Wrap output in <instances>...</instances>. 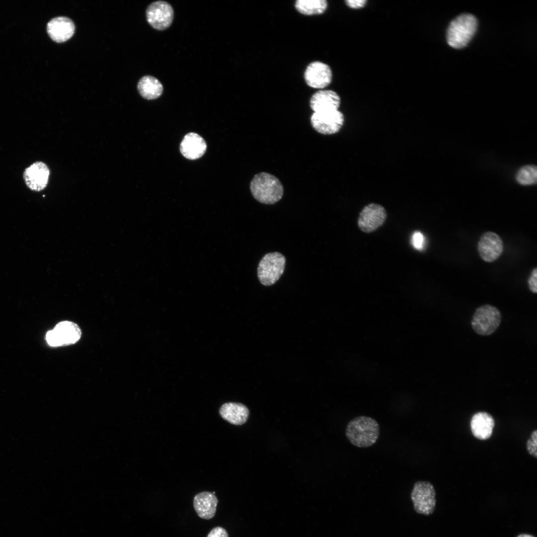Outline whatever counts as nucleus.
<instances>
[{"label":"nucleus","mask_w":537,"mask_h":537,"mask_svg":"<svg viewBox=\"0 0 537 537\" xmlns=\"http://www.w3.org/2000/svg\"><path fill=\"white\" fill-rule=\"evenodd\" d=\"M380 428L374 419L365 416L351 420L346 429V435L350 443L358 448H367L374 444L378 439Z\"/></svg>","instance_id":"1"},{"label":"nucleus","mask_w":537,"mask_h":537,"mask_svg":"<svg viewBox=\"0 0 537 537\" xmlns=\"http://www.w3.org/2000/svg\"><path fill=\"white\" fill-rule=\"evenodd\" d=\"M250 190L257 201L266 204L278 202L283 194V185L278 179L265 172L254 176L250 183Z\"/></svg>","instance_id":"2"},{"label":"nucleus","mask_w":537,"mask_h":537,"mask_svg":"<svg viewBox=\"0 0 537 537\" xmlns=\"http://www.w3.org/2000/svg\"><path fill=\"white\" fill-rule=\"evenodd\" d=\"M477 27V19L472 14L458 15L450 22L447 29L448 43L456 49L465 47L474 35Z\"/></svg>","instance_id":"3"},{"label":"nucleus","mask_w":537,"mask_h":537,"mask_svg":"<svg viewBox=\"0 0 537 537\" xmlns=\"http://www.w3.org/2000/svg\"><path fill=\"white\" fill-rule=\"evenodd\" d=\"M501 314L496 307L485 304L477 308L471 319V326L476 333L481 336L493 334L499 327Z\"/></svg>","instance_id":"4"},{"label":"nucleus","mask_w":537,"mask_h":537,"mask_svg":"<svg viewBox=\"0 0 537 537\" xmlns=\"http://www.w3.org/2000/svg\"><path fill=\"white\" fill-rule=\"evenodd\" d=\"M285 261V257L279 252L266 254L258 267V277L261 283L265 286L275 283L284 272Z\"/></svg>","instance_id":"5"},{"label":"nucleus","mask_w":537,"mask_h":537,"mask_svg":"<svg viewBox=\"0 0 537 537\" xmlns=\"http://www.w3.org/2000/svg\"><path fill=\"white\" fill-rule=\"evenodd\" d=\"M411 499L414 510L418 514L426 516L435 511L436 491L433 484L428 481H418L414 484Z\"/></svg>","instance_id":"6"},{"label":"nucleus","mask_w":537,"mask_h":537,"mask_svg":"<svg viewBox=\"0 0 537 537\" xmlns=\"http://www.w3.org/2000/svg\"><path fill=\"white\" fill-rule=\"evenodd\" d=\"M81 336L82 331L78 324L70 321H63L47 333L46 339L50 346L59 347L73 345L80 339Z\"/></svg>","instance_id":"7"},{"label":"nucleus","mask_w":537,"mask_h":537,"mask_svg":"<svg viewBox=\"0 0 537 537\" xmlns=\"http://www.w3.org/2000/svg\"><path fill=\"white\" fill-rule=\"evenodd\" d=\"M312 127L318 133L332 135L338 133L344 123V116L339 109L313 112L310 118Z\"/></svg>","instance_id":"8"},{"label":"nucleus","mask_w":537,"mask_h":537,"mask_svg":"<svg viewBox=\"0 0 537 537\" xmlns=\"http://www.w3.org/2000/svg\"><path fill=\"white\" fill-rule=\"evenodd\" d=\"M174 10L168 2L158 0L151 3L146 10L148 22L154 28L163 30L169 27L174 19Z\"/></svg>","instance_id":"9"},{"label":"nucleus","mask_w":537,"mask_h":537,"mask_svg":"<svg viewBox=\"0 0 537 537\" xmlns=\"http://www.w3.org/2000/svg\"><path fill=\"white\" fill-rule=\"evenodd\" d=\"M386 217L387 213L384 207L376 203H369L359 213L358 225L362 232L371 233L384 224Z\"/></svg>","instance_id":"10"},{"label":"nucleus","mask_w":537,"mask_h":537,"mask_svg":"<svg viewBox=\"0 0 537 537\" xmlns=\"http://www.w3.org/2000/svg\"><path fill=\"white\" fill-rule=\"evenodd\" d=\"M333 74L330 67L320 61H314L307 67L304 74L305 81L309 87L322 89L332 82Z\"/></svg>","instance_id":"11"},{"label":"nucleus","mask_w":537,"mask_h":537,"mask_svg":"<svg viewBox=\"0 0 537 537\" xmlns=\"http://www.w3.org/2000/svg\"><path fill=\"white\" fill-rule=\"evenodd\" d=\"M50 176V170L43 162L37 161L27 167L23 172V179L30 190L40 191L47 186Z\"/></svg>","instance_id":"12"},{"label":"nucleus","mask_w":537,"mask_h":537,"mask_svg":"<svg viewBox=\"0 0 537 537\" xmlns=\"http://www.w3.org/2000/svg\"><path fill=\"white\" fill-rule=\"evenodd\" d=\"M503 242L496 233L488 231L481 236L477 245L480 258L485 262L491 263L496 260L503 251Z\"/></svg>","instance_id":"13"},{"label":"nucleus","mask_w":537,"mask_h":537,"mask_svg":"<svg viewBox=\"0 0 537 537\" xmlns=\"http://www.w3.org/2000/svg\"><path fill=\"white\" fill-rule=\"evenodd\" d=\"M75 26L73 21L65 16L52 19L47 24L49 36L55 42L62 43L70 39L74 34Z\"/></svg>","instance_id":"14"},{"label":"nucleus","mask_w":537,"mask_h":537,"mask_svg":"<svg viewBox=\"0 0 537 537\" xmlns=\"http://www.w3.org/2000/svg\"><path fill=\"white\" fill-rule=\"evenodd\" d=\"M340 104V96L331 90H320L314 93L310 100V106L314 112L339 109Z\"/></svg>","instance_id":"15"},{"label":"nucleus","mask_w":537,"mask_h":537,"mask_svg":"<svg viewBox=\"0 0 537 537\" xmlns=\"http://www.w3.org/2000/svg\"><path fill=\"white\" fill-rule=\"evenodd\" d=\"M470 425L471 432L476 438L485 440L491 436L495 421L490 414L479 412L473 415Z\"/></svg>","instance_id":"16"},{"label":"nucleus","mask_w":537,"mask_h":537,"mask_svg":"<svg viewBox=\"0 0 537 537\" xmlns=\"http://www.w3.org/2000/svg\"><path fill=\"white\" fill-rule=\"evenodd\" d=\"M206 150L204 139L195 133L186 134L180 145V151L186 158L195 160L202 157Z\"/></svg>","instance_id":"17"},{"label":"nucleus","mask_w":537,"mask_h":537,"mask_svg":"<svg viewBox=\"0 0 537 537\" xmlns=\"http://www.w3.org/2000/svg\"><path fill=\"white\" fill-rule=\"evenodd\" d=\"M218 501L214 494L204 491L196 494L193 499V507L201 518L209 520L215 515Z\"/></svg>","instance_id":"18"},{"label":"nucleus","mask_w":537,"mask_h":537,"mask_svg":"<svg viewBox=\"0 0 537 537\" xmlns=\"http://www.w3.org/2000/svg\"><path fill=\"white\" fill-rule=\"evenodd\" d=\"M221 417L231 424L241 425L245 424L249 416V410L244 404L228 402L223 404L219 410Z\"/></svg>","instance_id":"19"},{"label":"nucleus","mask_w":537,"mask_h":537,"mask_svg":"<svg viewBox=\"0 0 537 537\" xmlns=\"http://www.w3.org/2000/svg\"><path fill=\"white\" fill-rule=\"evenodd\" d=\"M137 89L143 98L151 100L156 99L161 95L163 86L157 78L151 76H145L138 82Z\"/></svg>","instance_id":"20"},{"label":"nucleus","mask_w":537,"mask_h":537,"mask_svg":"<svg viewBox=\"0 0 537 537\" xmlns=\"http://www.w3.org/2000/svg\"><path fill=\"white\" fill-rule=\"evenodd\" d=\"M326 0H297L295 2L296 10L306 15L321 14L327 9Z\"/></svg>","instance_id":"21"},{"label":"nucleus","mask_w":537,"mask_h":537,"mask_svg":"<svg viewBox=\"0 0 537 537\" xmlns=\"http://www.w3.org/2000/svg\"><path fill=\"white\" fill-rule=\"evenodd\" d=\"M516 180L522 185H528L537 183V168L527 165L522 167L516 175Z\"/></svg>","instance_id":"22"},{"label":"nucleus","mask_w":537,"mask_h":537,"mask_svg":"<svg viewBox=\"0 0 537 537\" xmlns=\"http://www.w3.org/2000/svg\"><path fill=\"white\" fill-rule=\"evenodd\" d=\"M537 430L534 431L530 438L528 440L526 447L528 452L535 457H537Z\"/></svg>","instance_id":"23"},{"label":"nucleus","mask_w":537,"mask_h":537,"mask_svg":"<svg viewBox=\"0 0 537 537\" xmlns=\"http://www.w3.org/2000/svg\"><path fill=\"white\" fill-rule=\"evenodd\" d=\"M424 237L419 231H416L412 236V243L417 250H421L424 244Z\"/></svg>","instance_id":"24"},{"label":"nucleus","mask_w":537,"mask_h":537,"mask_svg":"<svg viewBox=\"0 0 537 537\" xmlns=\"http://www.w3.org/2000/svg\"><path fill=\"white\" fill-rule=\"evenodd\" d=\"M530 290L534 293L537 292V268H535L532 271L528 280Z\"/></svg>","instance_id":"25"},{"label":"nucleus","mask_w":537,"mask_h":537,"mask_svg":"<svg viewBox=\"0 0 537 537\" xmlns=\"http://www.w3.org/2000/svg\"><path fill=\"white\" fill-rule=\"evenodd\" d=\"M207 537H228L225 529L220 527H217L211 530Z\"/></svg>","instance_id":"26"},{"label":"nucleus","mask_w":537,"mask_h":537,"mask_svg":"<svg viewBox=\"0 0 537 537\" xmlns=\"http://www.w3.org/2000/svg\"><path fill=\"white\" fill-rule=\"evenodd\" d=\"M367 1L365 0H347L345 1L346 5L352 9H359L364 7Z\"/></svg>","instance_id":"27"},{"label":"nucleus","mask_w":537,"mask_h":537,"mask_svg":"<svg viewBox=\"0 0 537 537\" xmlns=\"http://www.w3.org/2000/svg\"><path fill=\"white\" fill-rule=\"evenodd\" d=\"M517 537H535L532 536V535H529V534H523L519 535L518 536H517Z\"/></svg>","instance_id":"28"}]
</instances>
